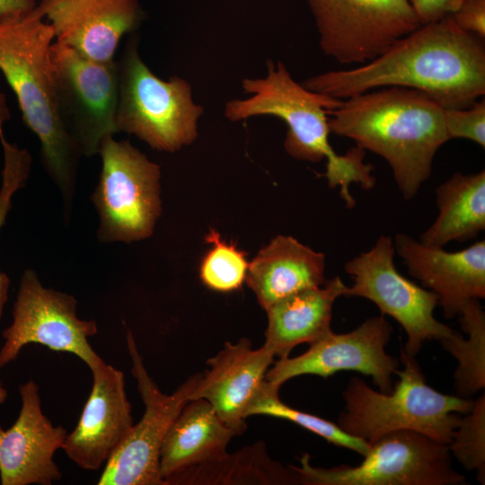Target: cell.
<instances>
[{
  "label": "cell",
  "mask_w": 485,
  "mask_h": 485,
  "mask_svg": "<svg viewBox=\"0 0 485 485\" xmlns=\"http://www.w3.org/2000/svg\"><path fill=\"white\" fill-rule=\"evenodd\" d=\"M484 40L451 16L420 24L362 66L328 71L302 84L337 99L384 87L419 91L444 109L467 108L485 94Z\"/></svg>",
  "instance_id": "cell-1"
},
{
  "label": "cell",
  "mask_w": 485,
  "mask_h": 485,
  "mask_svg": "<svg viewBox=\"0 0 485 485\" xmlns=\"http://www.w3.org/2000/svg\"><path fill=\"white\" fill-rule=\"evenodd\" d=\"M331 133L383 157L406 200L432 172L434 157L449 138L444 108L425 93L384 87L343 99L329 115Z\"/></svg>",
  "instance_id": "cell-2"
},
{
  "label": "cell",
  "mask_w": 485,
  "mask_h": 485,
  "mask_svg": "<svg viewBox=\"0 0 485 485\" xmlns=\"http://www.w3.org/2000/svg\"><path fill=\"white\" fill-rule=\"evenodd\" d=\"M264 78H245L242 82L246 99H234L225 107V116L240 121L255 116L269 115L282 119L287 126L284 147L293 158L319 163L326 160L328 184L340 188L347 207L355 199L349 185L356 183L365 190L372 189L375 179L372 166L364 163L365 150L356 146L345 154H337L329 141V115L342 102L341 99L311 91L291 76L286 66L278 61L267 62Z\"/></svg>",
  "instance_id": "cell-3"
},
{
  "label": "cell",
  "mask_w": 485,
  "mask_h": 485,
  "mask_svg": "<svg viewBox=\"0 0 485 485\" xmlns=\"http://www.w3.org/2000/svg\"><path fill=\"white\" fill-rule=\"evenodd\" d=\"M55 34L37 5L0 20V71L14 93L26 126L40 143L41 163L61 192L70 214L82 156L57 112L51 45Z\"/></svg>",
  "instance_id": "cell-4"
},
{
  "label": "cell",
  "mask_w": 485,
  "mask_h": 485,
  "mask_svg": "<svg viewBox=\"0 0 485 485\" xmlns=\"http://www.w3.org/2000/svg\"><path fill=\"white\" fill-rule=\"evenodd\" d=\"M402 370L390 392H377L361 378L352 377L343 392L345 409L339 427L372 445L384 435L412 430L449 445L459 426L460 414L468 413L474 401L441 393L427 384L415 357L401 351Z\"/></svg>",
  "instance_id": "cell-5"
},
{
  "label": "cell",
  "mask_w": 485,
  "mask_h": 485,
  "mask_svg": "<svg viewBox=\"0 0 485 485\" xmlns=\"http://www.w3.org/2000/svg\"><path fill=\"white\" fill-rule=\"evenodd\" d=\"M138 39H128L118 66V132L134 135L153 149L175 152L192 144L204 112L191 85L173 75L157 77L138 53Z\"/></svg>",
  "instance_id": "cell-6"
},
{
  "label": "cell",
  "mask_w": 485,
  "mask_h": 485,
  "mask_svg": "<svg viewBox=\"0 0 485 485\" xmlns=\"http://www.w3.org/2000/svg\"><path fill=\"white\" fill-rule=\"evenodd\" d=\"M101 171L91 199L99 214V242H132L152 235L162 212L160 166L113 135L101 142Z\"/></svg>",
  "instance_id": "cell-7"
},
{
  "label": "cell",
  "mask_w": 485,
  "mask_h": 485,
  "mask_svg": "<svg viewBox=\"0 0 485 485\" xmlns=\"http://www.w3.org/2000/svg\"><path fill=\"white\" fill-rule=\"evenodd\" d=\"M357 466H313L310 455L292 466L304 485H464L446 444L412 430L388 433L371 445Z\"/></svg>",
  "instance_id": "cell-8"
},
{
  "label": "cell",
  "mask_w": 485,
  "mask_h": 485,
  "mask_svg": "<svg viewBox=\"0 0 485 485\" xmlns=\"http://www.w3.org/2000/svg\"><path fill=\"white\" fill-rule=\"evenodd\" d=\"M12 314V323L2 332L0 368L14 361L31 343L74 354L90 370L105 363L89 342L98 332L97 322L80 319L76 298L43 287L33 269L22 275Z\"/></svg>",
  "instance_id": "cell-9"
},
{
  "label": "cell",
  "mask_w": 485,
  "mask_h": 485,
  "mask_svg": "<svg viewBox=\"0 0 485 485\" xmlns=\"http://www.w3.org/2000/svg\"><path fill=\"white\" fill-rule=\"evenodd\" d=\"M394 253L392 239L380 235L371 249L347 261L344 269L353 284L346 296L366 298L382 314L396 320L407 334L404 351L415 357L426 341L440 342L457 331L435 318L437 296L402 276L395 267Z\"/></svg>",
  "instance_id": "cell-10"
},
{
  "label": "cell",
  "mask_w": 485,
  "mask_h": 485,
  "mask_svg": "<svg viewBox=\"0 0 485 485\" xmlns=\"http://www.w3.org/2000/svg\"><path fill=\"white\" fill-rule=\"evenodd\" d=\"M59 119L82 156L98 154L101 142L118 132L117 62H97L69 46L51 45Z\"/></svg>",
  "instance_id": "cell-11"
},
{
  "label": "cell",
  "mask_w": 485,
  "mask_h": 485,
  "mask_svg": "<svg viewBox=\"0 0 485 485\" xmlns=\"http://www.w3.org/2000/svg\"><path fill=\"white\" fill-rule=\"evenodd\" d=\"M322 52L340 65L365 64L421 23L409 0H304Z\"/></svg>",
  "instance_id": "cell-12"
},
{
  "label": "cell",
  "mask_w": 485,
  "mask_h": 485,
  "mask_svg": "<svg viewBox=\"0 0 485 485\" xmlns=\"http://www.w3.org/2000/svg\"><path fill=\"white\" fill-rule=\"evenodd\" d=\"M126 341L145 412L104 465L98 485H164L159 466L161 445L168 428L190 401L199 374L188 378L172 394H165L145 367L130 330H127Z\"/></svg>",
  "instance_id": "cell-13"
},
{
  "label": "cell",
  "mask_w": 485,
  "mask_h": 485,
  "mask_svg": "<svg viewBox=\"0 0 485 485\" xmlns=\"http://www.w3.org/2000/svg\"><path fill=\"white\" fill-rule=\"evenodd\" d=\"M392 331V326L382 313L366 319L348 332L331 331L310 344L302 355L279 358L269 368L265 380L280 389L283 384L299 375L327 378L341 370H352L371 376L380 392H390L392 375L400 364L385 351Z\"/></svg>",
  "instance_id": "cell-14"
},
{
  "label": "cell",
  "mask_w": 485,
  "mask_h": 485,
  "mask_svg": "<svg viewBox=\"0 0 485 485\" xmlns=\"http://www.w3.org/2000/svg\"><path fill=\"white\" fill-rule=\"evenodd\" d=\"M22 406L7 429L0 423V482L2 485H51L62 478L54 460L67 431L54 426L43 413L40 387L33 380L20 384Z\"/></svg>",
  "instance_id": "cell-15"
},
{
  "label": "cell",
  "mask_w": 485,
  "mask_h": 485,
  "mask_svg": "<svg viewBox=\"0 0 485 485\" xmlns=\"http://www.w3.org/2000/svg\"><path fill=\"white\" fill-rule=\"evenodd\" d=\"M91 372V393L62 450L81 469L96 471L126 440L134 423L123 373L106 363Z\"/></svg>",
  "instance_id": "cell-16"
},
{
  "label": "cell",
  "mask_w": 485,
  "mask_h": 485,
  "mask_svg": "<svg viewBox=\"0 0 485 485\" xmlns=\"http://www.w3.org/2000/svg\"><path fill=\"white\" fill-rule=\"evenodd\" d=\"M55 41L97 62L113 61L121 38L140 24L139 0H41Z\"/></svg>",
  "instance_id": "cell-17"
},
{
  "label": "cell",
  "mask_w": 485,
  "mask_h": 485,
  "mask_svg": "<svg viewBox=\"0 0 485 485\" xmlns=\"http://www.w3.org/2000/svg\"><path fill=\"white\" fill-rule=\"evenodd\" d=\"M393 245L409 274L436 294L446 319L459 316L469 302L485 297L484 240L446 251L400 233Z\"/></svg>",
  "instance_id": "cell-18"
},
{
  "label": "cell",
  "mask_w": 485,
  "mask_h": 485,
  "mask_svg": "<svg viewBox=\"0 0 485 485\" xmlns=\"http://www.w3.org/2000/svg\"><path fill=\"white\" fill-rule=\"evenodd\" d=\"M274 357L261 346L253 348L245 338L226 342L207 361L208 368L199 374L190 400L203 399L235 434L246 428V411L260 389Z\"/></svg>",
  "instance_id": "cell-19"
},
{
  "label": "cell",
  "mask_w": 485,
  "mask_h": 485,
  "mask_svg": "<svg viewBox=\"0 0 485 485\" xmlns=\"http://www.w3.org/2000/svg\"><path fill=\"white\" fill-rule=\"evenodd\" d=\"M325 256L290 235H278L249 263L245 281L268 309L299 291L326 281Z\"/></svg>",
  "instance_id": "cell-20"
},
{
  "label": "cell",
  "mask_w": 485,
  "mask_h": 485,
  "mask_svg": "<svg viewBox=\"0 0 485 485\" xmlns=\"http://www.w3.org/2000/svg\"><path fill=\"white\" fill-rule=\"evenodd\" d=\"M347 289L338 276L269 306L265 310L268 326L262 346L274 357L282 358L297 345H310L331 333L333 304L340 296H346Z\"/></svg>",
  "instance_id": "cell-21"
},
{
  "label": "cell",
  "mask_w": 485,
  "mask_h": 485,
  "mask_svg": "<svg viewBox=\"0 0 485 485\" xmlns=\"http://www.w3.org/2000/svg\"><path fill=\"white\" fill-rule=\"evenodd\" d=\"M235 436L203 399L190 400L168 428L160 448L164 485L180 472L225 457Z\"/></svg>",
  "instance_id": "cell-22"
},
{
  "label": "cell",
  "mask_w": 485,
  "mask_h": 485,
  "mask_svg": "<svg viewBox=\"0 0 485 485\" xmlns=\"http://www.w3.org/2000/svg\"><path fill=\"white\" fill-rule=\"evenodd\" d=\"M437 216L420 235L426 246L443 248L474 239L485 229V171L456 172L436 189Z\"/></svg>",
  "instance_id": "cell-23"
},
{
  "label": "cell",
  "mask_w": 485,
  "mask_h": 485,
  "mask_svg": "<svg viewBox=\"0 0 485 485\" xmlns=\"http://www.w3.org/2000/svg\"><path fill=\"white\" fill-rule=\"evenodd\" d=\"M289 485L300 484L292 466L270 458L266 445L256 442L234 454L192 466L167 481V485Z\"/></svg>",
  "instance_id": "cell-24"
},
{
  "label": "cell",
  "mask_w": 485,
  "mask_h": 485,
  "mask_svg": "<svg viewBox=\"0 0 485 485\" xmlns=\"http://www.w3.org/2000/svg\"><path fill=\"white\" fill-rule=\"evenodd\" d=\"M459 316L468 338L456 331L440 343L458 362L454 375L456 395L469 398L485 387V313L479 300H472Z\"/></svg>",
  "instance_id": "cell-25"
},
{
  "label": "cell",
  "mask_w": 485,
  "mask_h": 485,
  "mask_svg": "<svg viewBox=\"0 0 485 485\" xmlns=\"http://www.w3.org/2000/svg\"><path fill=\"white\" fill-rule=\"evenodd\" d=\"M278 392V388L265 380L248 407L246 418L253 415H267L284 419L316 434L336 446L348 448L362 456L369 452L371 445L367 442L346 433L338 424L288 406L280 400Z\"/></svg>",
  "instance_id": "cell-26"
},
{
  "label": "cell",
  "mask_w": 485,
  "mask_h": 485,
  "mask_svg": "<svg viewBox=\"0 0 485 485\" xmlns=\"http://www.w3.org/2000/svg\"><path fill=\"white\" fill-rule=\"evenodd\" d=\"M206 241L212 244V248L201 260V281L208 288L218 292L240 288L245 281L249 267L245 252L238 249L235 243L224 241L215 229H210Z\"/></svg>",
  "instance_id": "cell-27"
},
{
  "label": "cell",
  "mask_w": 485,
  "mask_h": 485,
  "mask_svg": "<svg viewBox=\"0 0 485 485\" xmlns=\"http://www.w3.org/2000/svg\"><path fill=\"white\" fill-rule=\"evenodd\" d=\"M461 417L448 445L451 454L468 471H476L477 479L485 483V396L473 402L472 410Z\"/></svg>",
  "instance_id": "cell-28"
},
{
  "label": "cell",
  "mask_w": 485,
  "mask_h": 485,
  "mask_svg": "<svg viewBox=\"0 0 485 485\" xmlns=\"http://www.w3.org/2000/svg\"><path fill=\"white\" fill-rule=\"evenodd\" d=\"M0 141L4 150V168L0 188V230L5 223L12 208L13 197L17 190L25 186L31 165V157L26 149L10 144L4 138L3 127H0ZM11 280L0 271V320L8 299Z\"/></svg>",
  "instance_id": "cell-29"
},
{
  "label": "cell",
  "mask_w": 485,
  "mask_h": 485,
  "mask_svg": "<svg viewBox=\"0 0 485 485\" xmlns=\"http://www.w3.org/2000/svg\"><path fill=\"white\" fill-rule=\"evenodd\" d=\"M444 123L449 140L469 139L485 147V100L463 109H444Z\"/></svg>",
  "instance_id": "cell-30"
},
{
  "label": "cell",
  "mask_w": 485,
  "mask_h": 485,
  "mask_svg": "<svg viewBox=\"0 0 485 485\" xmlns=\"http://www.w3.org/2000/svg\"><path fill=\"white\" fill-rule=\"evenodd\" d=\"M451 17L461 30L485 39V0H464Z\"/></svg>",
  "instance_id": "cell-31"
},
{
  "label": "cell",
  "mask_w": 485,
  "mask_h": 485,
  "mask_svg": "<svg viewBox=\"0 0 485 485\" xmlns=\"http://www.w3.org/2000/svg\"><path fill=\"white\" fill-rule=\"evenodd\" d=\"M421 24L451 16L464 0H409Z\"/></svg>",
  "instance_id": "cell-32"
},
{
  "label": "cell",
  "mask_w": 485,
  "mask_h": 485,
  "mask_svg": "<svg viewBox=\"0 0 485 485\" xmlns=\"http://www.w3.org/2000/svg\"><path fill=\"white\" fill-rule=\"evenodd\" d=\"M35 0H0V20L22 16L36 7Z\"/></svg>",
  "instance_id": "cell-33"
},
{
  "label": "cell",
  "mask_w": 485,
  "mask_h": 485,
  "mask_svg": "<svg viewBox=\"0 0 485 485\" xmlns=\"http://www.w3.org/2000/svg\"><path fill=\"white\" fill-rule=\"evenodd\" d=\"M8 392L0 380V405L4 404L7 399Z\"/></svg>",
  "instance_id": "cell-34"
}]
</instances>
